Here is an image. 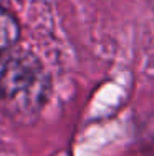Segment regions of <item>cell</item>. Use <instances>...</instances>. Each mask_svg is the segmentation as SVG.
Returning a JSON list of instances; mask_svg holds the SVG:
<instances>
[{
  "label": "cell",
  "mask_w": 154,
  "mask_h": 156,
  "mask_svg": "<svg viewBox=\"0 0 154 156\" xmlns=\"http://www.w3.org/2000/svg\"><path fill=\"white\" fill-rule=\"evenodd\" d=\"M50 95V76L28 51L12 53L0 63V105L13 118H32Z\"/></svg>",
  "instance_id": "6da1fadb"
},
{
  "label": "cell",
  "mask_w": 154,
  "mask_h": 156,
  "mask_svg": "<svg viewBox=\"0 0 154 156\" xmlns=\"http://www.w3.org/2000/svg\"><path fill=\"white\" fill-rule=\"evenodd\" d=\"M20 25L17 18L5 9H0V51H5L17 43Z\"/></svg>",
  "instance_id": "7a4b0ae2"
}]
</instances>
